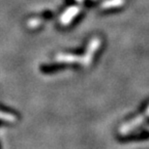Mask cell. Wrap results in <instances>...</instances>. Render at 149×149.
<instances>
[{"instance_id": "1", "label": "cell", "mask_w": 149, "mask_h": 149, "mask_svg": "<svg viewBox=\"0 0 149 149\" xmlns=\"http://www.w3.org/2000/svg\"><path fill=\"white\" fill-rule=\"evenodd\" d=\"M147 118L149 119V106L147 107V109L145 111V112L142 115L132 119L131 121L127 122L126 124H124L123 126H121L120 127V134L122 136L128 135V134H130L131 132H133V130H135L138 127L141 126L142 124V122Z\"/></svg>"}, {"instance_id": "2", "label": "cell", "mask_w": 149, "mask_h": 149, "mask_svg": "<svg viewBox=\"0 0 149 149\" xmlns=\"http://www.w3.org/2000/svg\"><path fill=\"white\" fill-rule=\"evenodd\" d=\"M17 116L13 114V113L0 109V120H3L6 122H15V121H17Z\"/></svg>"}]
</instances>
